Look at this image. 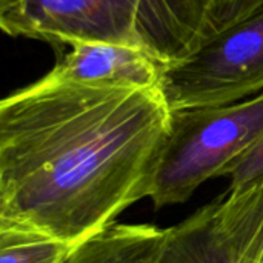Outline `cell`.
<instances>
[{
	"label": "cell",
	"mask_w": 263,
	"mask_h": 263,
	"mask_svg": "<svg viewBox=\"0 0 263 263\" xmlns=\"http://www.w3.org/2000/svg\"><path fill=\"white\" fill-rule=\"evenodd\" d=\"M72 248L43 231L0 220V263H63Z\"/></svg>",
	"instance_id": "cell-8"
},
{
	"label": "cell",
	"mask_w": 263,
	"mask_h": 263,
	"mask_svg": "<svg viewBox=\"0 0 263 263\" xmlns=\"http://www.w3.org/2000/svg\"><path fill=\"white\" fill-rule=\"evenodd\" d=\"M254 263H263V245L262 248H260V251H259V254H257V259H256V262Z\"/></svg>",
	"instance_id": "cell-11"
},
{
	"label": "cell",
	"mask_w": 263,
	"mask_h": 263,
	"mask_svg": "<svg viewBox=\"0 0 263 263\" xmlns=\"http://www.w3.org/2000/svg\"><path fill=\"white\" fill-rule=\"evenodd\" d=\"M263 139V92L220 106L170 109L168 139L149 197L159 208L185 203L210 179L230 177Z\"/></svg>",
	"instance_id": "cell-3"
},
{
	"label": "cell",
	"mask_w": 263,
	"mask_h": 263,
	"mask_svg": "<svg viewBox=\"0 0 263 263\" xmlns=\"http://www.w3.org/2000/svg\"><path fill=\"white\" fill-rule=\"evenodd\" d=\"M263 245V180L230 188L166 228L156 263H254Z\"/></svg>",
	"instance_id": "cell-5"
},
{
	"label": "cell",
	"mask_w": 263,
	"mask_h": 263,
	"mask_svg": "<svg viewBox=\"0 0 263 263\" xmlns=\"http://www.w3.org/2000/svg\"><path fill=\"white\" fill-rule=\"evenodd\" d=\"M230 179V188H243L263 180V139L237 163Z\"/></svg>",
	"instance_id": "cell-10"
},
{
	"label": "cell",
	"mask_w": 263,
	"mask_h": 263,
	"mask_svg": "<svg viewBox=\"0 0 263 263\" xmlns=\"http://www.w3.org/2000/svg\"><path fill=\"white\" fill-rule=\"evenodd\" d=\"M46 74L54 80L125 88H157L166 65L149 52L116 43L74 42Z\"/></svg>",
	"instance_id": "cell-6"
},
{
	"label": "cell",
	"mask_w": 263,
	"mask_h": 263,
	"mask_svg": "<svg viewBox=\"0 0 263 263\" xmlns=\"http://www.w3.org/2000/svg\"><path fill=\"white\" fill-rule=\"evenodd\" d=\"M211 0H0L11 37L52 46L74 42L140 48L166 66L211 35Z\"/></svg>",
	"instance_id": "cell-2"
},
{
	"label": "cell",
	"mask_w": 263,
	"mask_h": 263,
	"mask_svg": "<svg viewBox=\"0 0 263 263\" xmlns=\"http://www.w3.org/2000/svg\"><path fill=\"white\" fill-rule=\"evenodd\" d=\"M157 88L171 111L228 105L263 92V6L170 63Z\"/></svg>",
	"instance_id": "cell-4"
},
{
	"label": "cell",
	"mask_w": 263,
	"mask_h": 263,
	"mask_svg": "<svg viewBox=\"0 0 263 263\" xmlns=\"http://www.w3.org/2000/svg\"><path fill=\"white\" fill-rule=\"evenodd\" d=\"M166 228L112 222L76 243L63 263H156Z\"/></svg>",
	"instance_id": "cell-7"
},
{
	"label": "cell",
	"mask_w": 263,
	"mask_h": 263,
	"mask_svg": "<svg viewBox=\"0 0 263 263\" xmlns=\"http://www.w3.org/2000/svg\"><path fill=\"white\" fill-rule=\"evenodd\" d=\"M263 6V0H211V35L234 25Z\"/></svg>",
	"instance_id": "cell-9"
},
{
	"label": "cell",
	"mask_w": 263,
	"mask_h": 263,
	"mask_svg": "<svg viewBox=\"0 0 263 263\" xmlns=\"http://www.w3.org/2000/svg\"><path fill=\"white\" fill-rule=\"evenodd\" d=\"M168 131L159 88L45 74L0 103V220L82 242L149 197Z\"/></svg>",
	"instance_id": "cell-1"
}]
</instances>
